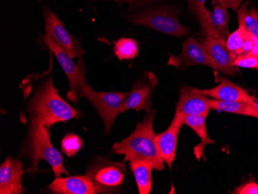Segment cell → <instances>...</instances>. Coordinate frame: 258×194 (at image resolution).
Segmentation results:
<instances>
[{
    "label": "cell",
    "instance_id": "1",
    "mask_svg": "<svg viewBox=\"0 0 258 194\" xmlns=\"http://www.w3.org/2000/svg\"><path fill=\"white\" fill-rule=\"evenodd\" d=\"M25 96H29L26 100V117L30 126L42 124L49 128L55 123L69 121L81 114L59 95L52 76L43 80L35 91Z\"/></svg>",
    "mask_w": 258,
    "mask_h": 194
},
{
    "label": "cell",
    "instance_id": "2",
    "mask_svg": "<svg viewBox=\"0 0 258 194\" xmlns=\"http://www.w3.org/2000/svg\"><path fill=\"white\" fill-rule=\"evenodd\" d=\"M128 10L124 14L133 25H143L173 37H185L189 29L178 18L179 10L162 0H128Z\"/></svg>",
    "mask_w": 258,
    "mask_h": 194
},
{
    "label": "cell",
    "instance_id": "3",
    "mask_svg": "<svg viewBox=\"0 0 258 194\" xmlns=\"http://www.w3.org/2000/svg\"><path fill=\"white\" fill-rule=\"evenodd\" d=\"M155 115V110L147 113L130 136L113 145V153L124 156V162L144 160L152 163L156 170H163L165 163L158 151L153 128Z\"/></svg>",
    "mask_w": 258,
    "mask_h": 194
},
{
    "label": "cell",
    "instance_id": "4",
    "mask_svg": "<svg viewBox=\"0 0 258 194\" xmlns=\"http://www.w3.org/2000/svg\"><path fill=\"white\" fill-rule=\"evenodd\" d=\"M22 151L31 159L32 168L27 171H31L32 174L37 172L40 160H45L51 166L55 177H60L62 174L69 176L63 166V156L52 145L49 128L44 125L29 127L28 136Z\"/></svg>",
    "mask_w": 258,
    "mask_h": 194
},
{
    "label": "cell",
    "instance_id": "5",
    "mask_svg": "<svg viewBox=\"0 0 258 194\" xmlns=\"http://www.w3.org/2000/svg\"><path fill=\"white\" fill-rule=\"evenodd\" d=\"M97 193H118L124 183L127 170L124 163L111 161L109 157H97L86 171Z\"/></svg>",
    "mask_w": 258,
    "mask_h": 194
},
{
    "label": "cell",
    "instance_id": "6",
    "mask_svg": "<svg viewBox=\"0 0 258 194\" xmlns=\"http://www.w3.org/2000/svg\"><path fill=\"white\" fill-rule=\"evenodd\" d=\"M78 94L85 97L95 107L104 124V133L109 134L112 130L114 121L120 114L121 106L127 93L119 91L99 92L95 91L88 85L87 81L78 88Z\"/></svg>",
    "mask_w": 258,
    "mask_h": 194
},
{
    "label": "cell",
    "instance_id": "7",
    "mask_svg": "<svg viewBox=\"0 0 258 194\" xmlns=\"http://www.w3.org/2000/svg\"><path fill=\"white\" fill-rule=\"evenodd\" d=\"M40 37L45 47L50 50V53L54 55L64 72L65 75L68 77L70 88H71L68 98L73 101L75 103H77L79 100L78 88L81 86V84L86 81L85 79L86 69H85L83 60H81L79 64L77 65L72 60V56H70L61 47H60L49 34L46 33L40 35Z\"/></svg>",
    "mask_w": 258,
    "mask_h": 194
},
{
    "label": "cell",
    "instance_id": "8",
    "mask_svg": "<svg viewBox=\"0 0 258 194\" xmlns=\"http://www.w3.org/2000/svg\"><path fill=\"white\" fill-rule=\"evenodd\" d=\"M158 85V78L151 72H144L133 84L131 91L127 93L120 113L127 110L150 112L152 107V96Z\"/></svg>",
    "mask_w": 258,
    "mask_h": 194
},
{
    "label": "cell",
    "instance_id": "9",
    "mask_svg": "<svg viewBox=\"0 0 258 194\" xmlns=\"http://www.w3.org/2000/svg\"><path fill=\"white\" fill-rule=\"evenodd\" d=\"M43 16L46 33L72 58H81L86 50L81 47L80 40L67 30L63 22L53 14L49 7L44 5H43Z\"/></svg>",
    "mask_w": 258,
    "mask_h": 194
},
{
    "label": "cell",
    "instance_id": "10",
    "mask_svg": "<svg viewBox=\"0 0 258 194\" xmlns=\"http://www.w3.org/2000/svg\"><path fill=\"white\" fill-rule=\"evenodd\" d=\"M168 65L175 67L177 70H185L194 65H204L217 71V65L211 56L207 53L201 43L192 37L187 39L182 44L180 54H169Z\"/></svg>",
    "mask_w": 258,
    "mask_h": 194
},
{
    "label": "cell",
    "instance_id": "11",
    "mask_svg": "<svg viewBox=\"0 0 258 194\" xmlns=\"http://www.w3.org/2000/svg\"><path fill=\"white\" fill-rule=\"evenodd\" d=\"M185 117L182 113L175 110L173 119L169 128L160 134H156V144L158 151L164 163L172 169L178 146V136L182 125L185 124Z\"/></svg>",
    "mask_w": 258,
    "mask_h": 194
},
{
    "label": "cell",
    "instance_id": "12",
    "mask_svg": "<svg viewBox=\"0 0 258 194\" xmlns=\"http://www.w3.org/2000/svg\"><path fill=\"white\" fill-rule=\"evenodd\" d=\"M209 98L201 88L183 87L179 92L176 111L185 115H203L207 117L210 111Z\"/></svg>",
    "mask_w": 258,
    "mask_h": 194
},
{
    "label": "cell",
    "instance_id": "13",
    "mask_svg": "<svg viewBox=\"0 0 258 194\" xmlns=\"http://www.w3.org/2000/svg\"><path fill=\"white\" fill-rule=\"evenodd\" d=\"M24 173L23 163L8 156L0 166V193H22L25 190L23 185Z\"/></svg>",
    "mask_w": 258,
    "mask_h": 194
},
{
    "label": "cell",
    "instance_id": "14",
    "mask_svg": "<svg viewBox=\"0 0 258 194\" xmlns=\"http://www.w3.org/2000/svg\"><path fill=\"white\" fill-rule=\"evenodd\" d=\"M201 43L217 65V71L224 75L233 76L237 72V67L233 64L230 52L226 47L225 40L212 37L201 38Z\"/></svg>",
    "mask_w": 258,
    "mask_h": 194
},
{
    "label": "cell",
    "instance_id": "15",
    "mask_svg": "<svg viewBox=\"0 0 258 194\" xmlns=\"http://www.w3.org/2000/svg\"><path fill=\"white\" fill-rule=\"evenodd\" d=\"M50 192L56 194H95V185L88 175L56 177L48 186Z\"/></svg>",
    "mask_w": 258,
    "mask_h": 194
},
{
    "label": "cell",
    "instance_id": "16",
    "mask_svg": "<svg viewBox=\"0 0 258 194\" xmlns=\"http://www.w3.org/2000/svg\"><path fill=\"white\" fill-rule=\"evenodd\" d=\"M201 90L207 97L219 101L252 102L254 99L246 90L226 78H220V84L214 88Z\"/></svg>",
    "mask_w": 258,
    "mask_h": 194
},
{
    "label": "cell",
    "instance_id": "17",
    "mask_svg": "<svg viewBox=\"0 0 258 194\" xmlns=\"http://www.w3.org/2000/svg\"><path fill=\"white\" fill-rule=\"evenodd\" d=\"M212 1L214 9L209 17L208 30L205 37H215L226 41L230 34L228 27L230 15L227 9L221 7L216 0Z\"/></svg>",
    "mask_w": 258,
    "mask_h": 194
},
{
    "label": "cell",
    "instance_id": "18",
    "mask_svg": "<svg viewBox=\"0 0 258 194\" xmlns=\"http://www.w3.org/2000/svg\"><path fill=\"white\" fill-rule=\"evenodd\" d=\"M207 117L203 115H185V124L194 130V133L201 139V143L194 147V153L196 159L201 160V158H204L206 146L209 145L215 144L216 142L211 140L207 133V125H206V119Z\"/></svg>",
    "mask_w": 258,
    "mask_h": 194
},
{
    "label": "cell",
    "instance_id": "19",
    "mask_svg": "<svg viewBox=\"0 0 258 194\" xmlns=\"http://www.w3.org/2000/svg\"><path fill=\"white\" fill-rule=\"evenodd\" d=\"M209 105L211 109L216 111L258 118V111L253 101H224L209 98Z\"/></svg>",
    "mask_w": 258,
    "mask_h": 194
},
{
    "label": "cell",
    "instance_id": "20",
    "mask_svg": "<svg viewBox=\"0 0 258 194\" xmlns=\"http://www.w3.org/2000/svg\"><path fill=\"white\" fill-rule=\"evenodd\" d=\"M130 169L134 175L140 194H149L152 188V170L154 166L144 160L130 162Z\"/></svg>",
    "mask_w": 258,
    "mask_h": 194
},
{
    "label": "cell",
    "instance_id": "21",
    "mask_svg": "<svg viewBox=\"0 0 258 194\" xmlns=\"http://www.w3.org/2000/svg\"><path fill=\"white\" fill-rule=\"evenodd\" d=\"M239 27H243L247 33L258 38V10L244 3L237 12Z\"/></svg>",
    "mask_w": 258,
    "mask_h": 194
},
{
    "label": "cell",
    "instance_id": "22",
    "mask_svg": "<svg viewBox=\"0 0 258 194\" xmlns=\"http://www.w3.org/2000/svg\"><path fill=\"white\" fill-rule=\"evenodd\" d=\"M139 44L133 38H120L114 42V52L119 60H133L139 54Z\"/></svg>",
    "mask_w": 258,
    "mask_h": 194
},
{
    "label": "cell",
    "instance_id": "23",
    "mask_svg": "<svg viewBox=\"0 0 258 194\" xmlns=\"http://www.w3.org/2000/svg\"><path fill=\"white\" fill-rule=\"evenodd\" d=\"M247 33H248L243 27H239L237 30L230 33L226 40V47L230 52L233 62L235 59L240 56Z\"/></svg>",
    "mask_w": 258,
    "mask_h": 194
},
{
    "label": "cell",
    "instance_id": "24",
    "mask_svg": "<svg viewBox=\"0 0 258 194\" xmlns=\"http://www.w3.org/2000/svg\"><path fill=\"white\" fill-rule=\"evenodd\" d=\"M188 7L191 12L198 19L201 26V31L203 35H207L208 30V19L210 13L206 8V1L207 0H186Z\"/></svg>",
    "mask_w": 258,
    "mask_h": 194
},
{
    "label": "cell",
    "instance_id": "25",
    "mask_svg": "<svg viewBox=\"0 0 258 194\" xmlns=\"http://www.w3.org/2000/svg\"><path fill=\"white\" fill-rule=\"evenodd\" d=\"M61 151L68 157L75 156L81 150L83 142L81 137L74 133H69L62 139Z\"/></svg>",
    "mask_w": 258,
    "mask_h": 194
},
{
    "label": "cell",
    "instance_id": "26",
    "mask_svg": "<svg viewBox=\"0 0 258 194\" xmlns=\"http://www.w3.org/2000/svg\"><path fill=\"white\" fill-rule=\"evenodd\" d=\"M233 64L235 67L243 68H253L258 69V56L250 53L244 56H238L234 60Z\"/></svg>",
    "mask_w": 258,
    "mask_h": 194
},
{
    "label": "cell",
    "instance_id": "27",
    "mask_svg": "<svg viewBox=\"0 0 258 194\" xmlns=\"http://www.w3.org/2000/svg\"><path fill=\"white\" fill-rule=\"evenodd\" d=\"M233 192L236 194H258V184L253 181L245 182Z\"/></svg>",
    "mask_w": 258,
    "mask_h": 194
},
{
    "label": "cell",
    "instance_id": "28",
    "mask_svg": "<svg viewBox=\"0 0 258 194\" xmlns=\"http://www.w3.org/2000/svg\"><path fill=\"white\" fill-rule=\"evenodd\" d=\"M221 7L226 9H233V10H237L240 8L243 0H216Z\"/></svg>",
    "mask_w": 258,
    "mask_h": 194
},
{
    "label": "cell",
    "instance_id": "29",
    "mask_svg": "<svg viewBox=\"0 0 258 194\" xmlns=\"http://www.w3.org/2000/svg\"><path fill=\"white\" fill-rule=\"evenodd\" d=\"M114 2L118 3V4H122V3H127L128 0H111Z\"/></svg>",
    "mask_w": 258,
    "mask_h": 194
},
{
    "label": "cell",
    "instance_id": "30",
    "mask_svg": "<svg viewBox=\"0 0 258 194\" xmlns=\"http://www.w3.org/2000/svg\"><path fill=\"white\" fill-rule=\"evenodd\" d=\"M253 102H254L255 107H256V109L258 111V99H253Z\"/></svg>",
    "mask_w": 258,
    "mask_h": 194
}]
</instances>
